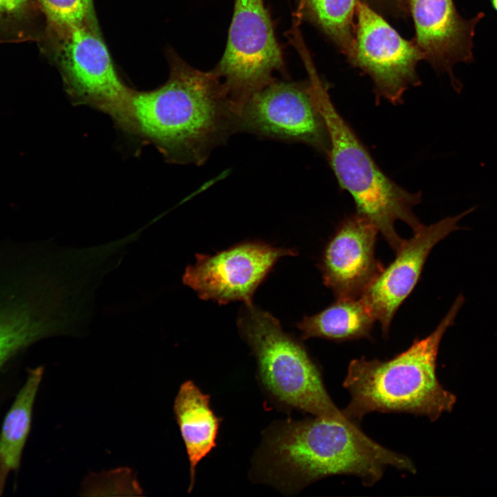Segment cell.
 <instances>
[{"label": "cell", "mask_w": 497, "mask_h": 497, "mask_svg": "<svg viewBox=\"0 0 497 497\" xmlns=\"http://www.w3.org/2000/svg\"><path fill=\"white\" fill-rule=\"evenodd\" d=\"M408 1L416 28L414 41L424 59L438 71L447 73L454 88L460 92L462 86L452 68L459 62L474 61L475 30L484 13L466 19L457 12L453 0Z\"/></svg>", "instance_id": "obj_13"}, {"label": "cell", "mask_w": 497, "mask_h": 497, "mask_svg": "<svg viewBox=\"0 0 497 497\" xmlns=\"http://www.w3.org/2000/svg\"><path fill=\"white\" fill-rule=\"evenodd\" d=\"M309 75L327 124L329 136L327 158L337 181L351 195L356 213L373 224L396 252L404 239L396 232V222H405L413 232L422 225L413 212L422 194L408 191L384 173L335 107L315 70Z\"/></svg>", "instance_id": "obj_4"}, {"label": "cell", "mask_w": 497, "mask_h": 497, "mask_svg": "<svg viewBox=\"0 0 497 497\" xmlns=\"http://www.w3.org/2000/svg\"><path fill=\"white\" fill-rule=\"evenodd\" d=\"M282 52L264 0H235L224 53L213 70L239 113L254 94L283 72Z\"/></svg>", "instance_id": "obj_7"}, {"label": "cell", "mask_w": 497, "mask_h": 497, "mask_svg": "<svg viewBox=\"0 0 497 497\" xmlns=\"http://www.w3.org/2000/svg\"><path fill=\"white\" fill-rule=\"evenodd\" d=\"M378 233L373 224L355 213L339 224L326 244L320 269L336 299L360 297L383 269L375 253Z\"/></svg>", "instance_id": "obj_12"}, {"label": "cell", "mask_w": 497, "mask_h": 497, "mask_svg": "<svg viewBox=\"0 0 497 497\" xmlns=\"http://www.w3.org/2000/svg\"><path fill=\"white\" fill-rule=\"evenodd\" d=\"M174 412L190 462V492L197 465L216 446L220 420L209 406V396L190 380L180 387Z\"/></svg>", "instance_id": "obj_14"}, {"label": "cell", "mask_w": 497, "mask_h": 497, "mask_svg": "<svg viewBox=\"0 0 497 497\" xmlns=\"http://www.w3.org/2000/svg\"><path fill=\"white\" fill-rule=\"evenodd\" d=\"M90 10L93 11L92 0H84Z\"/></svg>", "instance_id": "obj_20"}, {"label": "cell", "mask_w": 497, "mask_h": 497, "mask_svg": "<svg viewBox=\"0 0 497 497\" xmlns=\"http://www.w3.org/2000/svg\"><path fill=\"white\" fill-rule=\"evenodd\" d=\"M492 6L495 10L497 12V0H491Z\"/></svg>", "instance_id": "obj_21"}, {"label": "cell", "mask_w": 497, "mask_h": 497, "mask_svg": "<svg viewBox=\"0 0 497 497\" xmlns=\"http://www.w3.org/2000/svg\"><path fill=\"white\" fill-rule=\"evenodd\" d=\"M307 144L327 155L329 136L312 82L274 79L251 96L239 116L238 132Z\"/></svg>", "instance_id": "obj_8"}, {"label": "cell", "mask_w": 497, "mask_h": 497, "mask_svg": "<svg viewBox=\"0 0 497 497\" xmlns=\"http://www.w3.org/2000/svg\"><path fill=\"white\" fill-rule=\"evenodd\" d=\"M50 29L55 37L56 61L72 104L102 112L117 128L135 135V90L119 77L95 17Z\"/></svg>", "instance_id": "obj_6"}, {"label": "cell", "mask_w": 497, "mask_h": 497, "mask_svg": "<svg viewBox=\"0 0 497 497\" xmlns=\"http://www.w3.org/2000/svg\"><path fill=\"white\" fill-rule=\"evenodd\" d=\"M32 0H0V18L17 19L29 8Z\"/></svg>", "instance_id": "obj_19"}, {"label": "cell", "mask_w": 497, "mask_h": 497, "mask_svg": "<svg viewBox=\"0 0 497 497\" xmlns=\"http://www.w3.org/2000/svg\"><path fill=\"white\" fill-rule=\"evenodd\" d=\"M475 208L429 226L422 224L413 232L411 237L404 240L395 259L383 268L360 296L380 324L384 336L388 334L396 312L418 283L433 248L451 233L461 229L458 222Z\"/></svg>", "instance_id": "obj_11"}, {"label": "cell", "mask_w": 497, "mask_h": 497, "mask_svg": "<svg viewBox=\"0 0 497 497\" xmlns=\"http://www.w3.org/2000/svg\"><path fill=\"white\" fill-rule=\"evenodd\" d=\"M50 28L80 23L94 16L84 0H37Z\"/></svg>", "instance_id": "obj_18"}, {"label": "cell", "mask_w": 497, "mask_h": 497, "mask_svg": "<svg viewBox=\"0 0 497 497\" xmlns=\"http://www.w3.org/2000/svg\"><path fill=\"white\" fill-rule=\"evenodd\" d=\"M170 68L160 87L134 91L135 135L171 163L201 165L213 149L238 132L240 113L213 70L195 69L174 54Z\"/></svg>", "instance_id": "obj_1"}, {"label": "cell", "mask_w": 497, "mask_h": 497, "mask_svg": "<svg viewBox=\"0 0 497 497\" xmlns=\"http://www.w3.org/2000/svg\"><path fill=\"white\" fill-rule=\"evenodd\" d=\"M273 466L302 485L333 475H352L365 486L382 478L387 467L416 473L413 462L367 436L358 424L347 426L315 417L286 422L268 438Z\"/></svg>", "instance_id": "obj_3"}, {"label": "cell", "mask_w": 497, "mask_h": 497, "mask_svg": "<svg viewBox=\"0 0 497 497\" xmlns=\"http://www.w3.org/2000/svg\"><path fill=\"white\" fill-rule=\"evenodd\" d=\"M403 1H405V0H403Z\"/></svg>", "instance_id": "obj_22"}, {"label": "cell", "mask_w": 497, "mask_h": 497, "mask_svg": "<svg viewBox=\"0 0 497 497\" xmlns=\"http://www.w3.org/2000/svg\"><path fill=\"white\" fill-rule=\"evenodd\" d=\"M464 302V296L458 295L431 334L416 339L391 359L352 360L343 382L351 396L343 413L357 423L373 411L409 413L431 421L451 412L456 397L440 383L436 362L441 340Z\"/></svg>", "instance_id": "obj_2"}, {"label": "cell", "mask_w": 497, "mask_h": 497, "mask_svg": "<svg viewBox=\"0 0 497 497\" xmlns=\"http://www.w3.org/2000/svg\"><path fill=\"white\" fill-rule=\"evenodd\" d=\"M376 319L361 297L336 299L320 312L297 324L303 339L320 338L337 342L370 338Z\"/></svg>", "instance_id": "obj_15"}, {"label": "cell", "mask_w": 497, "mask_h": 497, "mask_svg": "<svg viewBox=\"0 0 497 497\" xmlns=\"http://www.w3.org/2000/svg\"><path fill=\"white\" fill-rule=\"evenodd\" d=\"M237 326L255 353L263 384L277 400L315 417L347 426L357 424L334 404L304 347L282 330L273 315L246 304Z\"/></svg>", "instance_id": "obj_5"}, {"label": "cell", "mask_w": 497, "mask_h": 497, "mask_svg": "<svg viewBox=\"0 0 497 497\" xmlns=\"http://www.w3.org/2000/svg\"><path fill=\"white\" fill-rule=\"evenodd\" d=\"M43 373L42 367L29 371L26 382L5 417L0 433V464L6 471L16 470L20 465Z\"/></svg>", "instance_id": "obj_16"}, {"label": "cell", "mask_w": 497, "mask_h": 497, "mask_svg": "<svg viewBox=\"0 0 497 497\" xmlns=\"http://www.w3.org/2000/svg\"><path fill=\"white\" fill-rule=\"evenodd\" d=\"M296 253L292 249L253 242L215 255L197 254L195 263L186 267L182 282L203 300L252 304L255 290L277 260Z\"/></svg>", "instance_id": "obj_10"}, {"label": "cell", "mask_w": 497, "mask_h": 497, "mask_svg": "<svg viewBox=\"0 0 497 497\" xmlns=\"http://www.w3.org/2000/svg\"><path fill=\"white\" fill-rule=\"evenodd\" d=\"M355 13L351 61L373 80L377 101L399 105L405 91L420 84L416 67L423 55L414 41L402 38L366 3L358 0Z\"/></svg>", "instance_id": "obj_9"}, {"label": "cell", "mask_w": 497, "mask_h": 497, "mask_svg": "<svg viewBox=\"0 0 497 497\" xmlns=\"http://www.w3.org/2000/svg\"><path fill=\"white\" fill-rule=\"evenodd\" d=\"M358 0H300L299 11L329 37L352 61L355 48L353 22Z\"/></svg>", "instance_id": "obj_17"}]
</instances>
